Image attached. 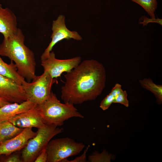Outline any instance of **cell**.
Masks as SVG:
<instances>
[{
    "label": "cell",
    "mask_w": 162,
    "mask_h": 162,
    "mask_svg": "<svg viewBox=\"0 0 162 162\" xmlns=\"http://www.w3.org/2000/svg\"><path fill=\"white\" fill-rule=\"evenodd\" d=\"M139 82L144 88L153 94L156 98V102L158 104L162 103V86L154 83L151 79L144 78L140 80Z\"/></svg>",
    "instance_id": "2e32d148"
},
{
    "label": "cell",
    "mask_w": 162,
    "mask_h": 162,
    "mask_svg": "<svg viewBox=\"0 0 162 162\" xmlns=\"http://www.w3.org/2000/svg\"><path fill=\"white\" fill-rule=\"evenodd\" d=\"M25 36L22 30L7 38L0 44V56L8 57L16 65L20 75L28 82L36 76V65L33 52L24 44Z\"/></svg>",
    "instance_id": "7a4b0ae2"
},
{
    "label": "cell",
    "mask_w": 162,
    "mask_h": 162,
    "mask_svg": "<svg viewBox=\"0 0 162 162\" xmlns=\"http://www.w3.org/2000/svg\"><path fill=\"white\" fill-rule=\"evenodd\" d=\"M0 75L12 80L20 85H23L26 82L25 79L18 73L15 64L12 61L10 64H7L2 60L0 56Z\"/></svg>",
    "instance_id": "5bb4252c"
},
{
    "label": "cell",
    "mask_w": 162,
    "mask_h": 162,
    "mask_svg": "<svg viewBox=\"0 0 162 162\" xmlns=\"http://www.w3.org/2000/svg\"><path fill=\"white\" fill-rule=\"evenodd\" d=\"M123 91V90L122 88V86L118 83H116L112 88L110 93L115 97Z\"/></svg>",
    "instance_id": "d4e9b609"
},
{
    "label": "cell",
    "mask_w": 162,
    "mask_h": 162,
    "mask_svg": "<svg viewBox=\"0 0 162 162\" xmlns=\"http://www.w3.org/2000/svg\"><path fill=\"white\" fill-rule=\"evenodd\" d=\"M31 82L22 85L27 100L38 105L47 100L52 91V87L57 81L45 71L40 76H36Z\"/></svg>",
    "instance_id": "8992f818"
},
{
    "label": "cell",
    "mask_w": 162,
    "mask_h": 162,
    "mask_svg": "<svg viewBox=\"0 0 162 162\" xmlns=\"http://www.w3.org/2000/svg\"><path fill=\"white\" fill-rule=\"evenodd\" d=\"M11 103L3 98L0 96V107H1L5 105Z\"/></svg>",
    "instance_id": "484cf974"
},
{
    "label": "cell",
    "mask_w": 162,
    "mask_h": 162,
    "mask_svg": "<svg viewBox=\"0 0 162 162\" xmlns=\"http://www.w3.org/2000/svg\"><path fill=\"white\" fill-rule=\"evenodd\" d=\"M15 126L21 128H38L45 125L39 113L38 105L28 110L16 115L9 121Z\"/></svg>",
    "instance_id": "8fae6325"
},
{
    "label": "cell",
    "mask_w": 162,
    "mask_h": 162,
    "mask_svg": "<svg viewBox=\"0 0 162 162\" xmlns=\"http://www.w3.org/2000/svg\"><path fill=\"white\" fill-rule=\"evenodd\" d=\"M47 156L46 148L39 154L34 161L35 162H46Z\"/></svg>",
    "instance_id": "cb8c5ba5"
},
{
    "label": "cell",
    "mask_w": 162,
    "mask_h": 162,
    "mask_svg": "<svg viewBox=\"0 0 162 162\" xmlns=\"http://www.w3.org/2000/svg\"><path fill=\"white\" fill-rule=\"evenodd\" d=\"M61 98L64 103L80 104L96 99L106 86V74L101 63L94 59L81 62L64 75Z\"/></svg>",
    "instance_id": "6da1fadb"
},
{
    "label": "cell",
    "mask_w": 162,
    "mask_h": 162,
    "mask_svg": "<svg viewBox=\"0 0 162 162\" xmlns=\"http://www.w3.org/2000/svg\"><path fill=\"white\" fill-rule=\"evenodd\" d=\"M37 105L39 113L45 124L60 126L65 121L71 118H84L74 105L61 103L52 92L47 100Z\"/></svg>",
    "instance_id": "3957f363"
},
{
    "label": "cell",
    "mask_w": 162,
    "mask_h": 162,
    "mask_svg": "<svg viewBox=\"0 0 162 162\" xmlns=\"http://www.w3.org/2000/svg\"><path fill=\"white\" fill-rule=\"evenodd\" d=\"M0 96L11 103H21L27 100L22 85L1 75Z\"/></svg>",
    "instance_id": "9c48e42d"
},
{
    "label": "cell",
    "mask_w": 162,
    "mask_h": 162,
    "mask_svg": "<svg viewBox=\"0 0 162 162\" xmlns=\"http://www.w3.org/2000/svg\"><path fill=\"white\" fill-rule=\"evenodd\" d=\"M114 98L115 97L110 93L101 101L100 108L104 111L108 109L113 103Z\"/></svg>",
    "instance_id": "ffe728a7"
},
{
    "label": "cell",
    "mask_w": 162,
    "mask_h": 162,
    "mask_svg": "<svg viewBox=\"0 0 162 162\" xmlns=\"http://www.w3.org/2000/svg\"><path fill=\"white\" fill-rule=\"evenodd\" d=\"M35 105L27 100L21 103H11L0 107V122L9 121L16 115L28 110Z\"/></svg>",
    "instance_id": "4fadbf2b"
},
{
    "label": "cell",
    "mask_w": 162,
    "mask_h": 162,
    "mask_svg": "<svg viewBox=\"0 0 162 162\" xmlns=\"http://www.w3.org/2000/svg\"><path fill=\"white\" fill-rule=\"evenodd\" d=\"M36 134L37 132L32 130V128H24L18 135L1 143L0 154L8 156L20 151L25 147L29 140L34 137Z\"/></svg>",
    "instance_id": "30bf717a"
},
{
    "label": "cell",
    "mask_w": 162,
    "mask_h": 162,
    "mask_svg": "<svg viewBox=\"0 0 162 162\" xmlns=\"http://www.w3.org/2000/svg\"><path fill=\"white\" fill-rule=\"evenodd\" d=\"M113 154L109 153L107 151L104 149L101 153L97 151H95L88 157V162H110L113 159Z\"/></svg>",
    "instance_id": "ac0fdd59"
},
{
    "label": "cell",
    "mask_w": 162,
    "mask_h": 162,
    "mask_svg": "<svg viewBox=\"0 0 162 162\" xmlns=\"http://www.w3.org/2000/svg\"><path fill=\"white\" fill-rule=\"evenodd\" d=\"M80 57L77 56L71 58L61 60L57 59L53 51H51L46 59L41 61V65L44 71L47 72L53 78L60 76L64 72L70 71L81 62Z\"/></svg>",
    "instance_id": "ba28073f"
},
{
    "label": "cell",
    "mask_w": 162,
    "mask_h": 162,
    "mask_svg": "<svg viewBox=\"0 0 162 162\" xmlns=\"http://www.w3.org/2000/svg\"><path fill=\"white\" fill-rule=\"evenodd\" d=\"M128 94L126 91H123L115 97L113 103H119L127 107L129 106V101L127 99Z\"/></svg>",
    "instance_id": "d6986e66"
},
{
    "label": "cell",
    "mask_w": 162,
    "mask_h": 162,
    "mask_svg": "<svg viewBox=\"0 0 162 162\" xmlns=\"http://www.w3.org/2000/svg\"><path fill=\"white\" fill-rule=\"evenodd\" d=\"M90 146L88 145L85 150L83 154L80 156L77 157L74 160L69 161L67 158L64 159L62 162H86V154Z\"/></svg>",
    "instance_id": "603a6c76"
},
{
    "label": "cell",
    "mask_w": 162,
    "mask_h": 162,
    "mask_svg": "<svg viewBox=\"0 0 162 162\" xmlns=\"http://www.w3.org/2000/svg\"><path fill=\"white\" fill-rule=\"evenodd\" d=\"M3 155L0 154V161H2V160L3 158V157L2 156Z\"/></svg>",
    "instance_id": "4316f807"
},
{
    "label": "cell",
    "mask_w": 162,
    "mask_h": 162,
    "mask_svg": "<svg viewBox=\"0 0 162 162\" xmlns=\"http://www.w3.org/2000/svg\"><path fill=\"white\" fill-rule=\"evenodd\" d=\"M24 129L15 126L9 121L0 122L1 143L15 136L21 132Z\"/></svg>",
    "instance_id": "9a60e30c"
},
{
    "label": "cell",
    "mask_w": 162,
    "mask_h": 162,
    "mask_svg": "<svg viewBox=\"0 0 162 162\" xmlns=\"http://www.w3.org/2000/svg\"><path fill=\"white\" fill-rule=\"evenodd\" d=\"M52 29L51 41L42 54L41 61L48 57L54 46L60 41L71 38L77 40L82 39V37L76 32L70 31L67 28L65 24V16L63 15H60L57 19L53 21Z\"/></svg>",
    "instance_id": "52a82bcc"
},
{
    "label": "cell",
    "mask_w": 162,
    "mask_h": 162,
    "mask_svg": "<svg viewBox=\"0 0 162 162\" xmlns=\"http://www.w3.org/2000/svg\"><path fill=\"white\" fill-rule=\"evenodd\" d=\"M16 17L8 8H3L0 4V33L7 38L16 33L18 29Z\"/></svg>",
    "instance_id": "7c38bea8"
},
{
    "label": "cell",
    "mask_w": 162,
    "mask_h": 162,
    "mask_svg": "<svg viewBox=\"0 0 162 162\" xmlns=\"http://www.w3.org/2000/svg\"><path fill=\"white\" fill-rule=\"evenodd\" d=\"M139 23L142 24L143 26H146L149 22H155L162 25V20L159 18H148L146 16H143L140 18L139 20Z\"/></svg>",
    "instance_id": "44dd1931"
},
{
    "label": "cell",
    "mask_w": 162,
    "mask_h": 162,
    "mask_svg": "<svg viewBox=\"0 0 162 162\" xmlns=\"http://www.w3.org/2000/svg\"><path fill=\"white\" fill-rule=\"evenodd\" d=\"M85 147L82 143L68 137L51 140L46 147V162H62L68 157L77 155Z\"/></svg>",
    "instance_id": "5b68a950"
},
{
    "label": "cell",
    "mask_w": 162,
    "mask_h": 162,
    "mask_svg": "<svg viewBox=\"0 0 162 162\" xmlns=\"http://www.w3.org/2000/svg\"><path fill=\"white\" fill-rule=\"evenodd\" d=\"M10 156L3 158L2 162H23L22 158L20 157L19 154L14 152L10 154Z\"/></svg>",
    "instance_id": "7402d4cb"
},
{
    "label": "cell",
    "mask_w": 162,
    "mask_h": 162,
    "mask_svg": "<svg viewBox=\"0 0 162 162\" xmlns=\"http://www.w3.org/2000/svg\"><path fill=\"white\" fill-rule=\"evenodd\" d=\"M140 5L151 18H155L154 12L158 6L157 0H130Z\"/></svg>",
    "instance_id": "e0dca14e"
},
{
    "label": "cell",
    "mask_w": 162,
    "mask_h": 162,
    "mask_svg": "<svg viewBox=\"0 0 162 162\" xmlns=\"http://www.w3.org/2000/svg\"><path fill=\"white\" fill-rule=\"evenodd\" d=\"M63 129L53 125L45 124L38 128L36 135L30 139L22 149L21 158L23 162H33L45 148L54 136L62 132Z\"/></svg>",
    "instance_id": "277c9868"
},
{
    "label": "cell",
    "mask_w": 162,
    "mask_h": 162,
    "mask_svg": "<svg viewBox=\"0 0 162 162\" xmlns=\"http://www.w3.org/2000/svg\"><path fill=\"white\" fill-rule=\"evenodd\" d=\"M1 141H0V144H1Z\"/></svg>",
    "instance_id": "83f0119b"
}]
</instances>
